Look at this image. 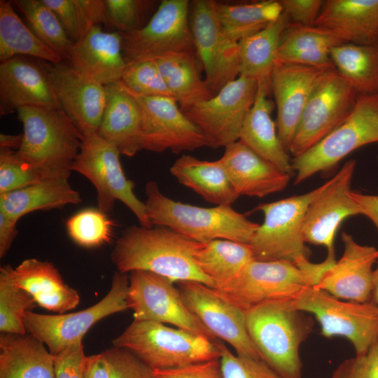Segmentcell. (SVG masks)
Listing matches in <instances>:
<instances>
[{
  "label": "cell",
  "mask_w": 378,
  "mask_h": 378,
  "mask_svg": "<svg viewBox=\"0 0 378 378\" xmlns=\"http://www.w3.org/2000/svg\"><path fill=\"white\" fill-rule=\"evenodd\" d=\"M82 341L67 346L53 356L55 378H85L87 356Z\"/></svg>",
  "instance_id": "681fc988"
},
{
  "label": "cell",
  "mask_w": 378,
  "mask_h": 378,
  "mask_svg": "<svg viewBox=\"0 0 378 378\" xmlns=\"http://www.w3.org/2000/svg\"><path fill=\"white\" fill-rule=\"evenodd\" d=\"M189 24L195 52L214 96L239 76L238 42L222 27L213 0L190 2Z\"/></svg>",
  "instance_id": "9a60e30c"
},
{
  "label": "cell",
  "mask_w": 378,
  "mask_h": 378,
  "mask_svg": "<svg viewBox=\"0 0 378 378\" xmlns=\"http://www.w3.org/2000/svg\"><path fill=\"white\" fill-rule=\"evenodd\" d=\"M344 253L327 270L314 288L344 300L369 302L372 289V267L378 261V249L361 245L342 232Z\"/></svg>",
  "instance_id": "7402d4cb"
},
{
  "label": "cell",
  "mask_w": 378,
  "mask_h": 378,
  "mask_svg": "<svg viewBox=\"0 0 378 378\" xmlns=\"http://www.w3.org/2000/svg\"><path fill=\"white\" fill-rule=\"evenodd\" d=\"M330 378H342V368L340 365L334 371Z\"/></svg>",
  "instance_id": "94428289"
},
{
  "label": "cell",
  "mask_w": 378,
  "mask_h": 378,
  "mask_svg": "<svg viewBox=\"0 0 378 378\" xmlns=\"http://www.w3.org/2000/svg\"><path fill=\"white\" fill-rule=\"evenodd\" d=\"M22 134L17 135L0 134V148H10L18 150L22 144Z\"/></svg>",
  "instance_id": "680465c9"
},
{
  "label": "cell",
  "mask_w": 378,
  "mask_h": 378,
  "mask_svg": "<svg viewBox=\"0 0 378 378\" xmlns=\"http://www.w3.org/2000/svg\"><path fill=\"white\" fill-rule=\"evenodd\" d=\"M120 81L138 95L174 97L155 60L127 64Z\"/></svg>",
  "instance_id": "ee69618b"
},
{
  "label": "cell",
  "mask_w": 378,
  "mask_h": 378,
  "mask_svg": "<svg viewBox=\"0 0 378 378\" xmlns=\"http://www.w3.org/2000/svg\"><path fill=\"white\" fill-rule=\"evenodd\" d=\"M127 273L116 272L107 294L98 302L83 310L57 314H43L27 311L24 326L27 333L48 346L55 356L67 346L83 340L85 333L99 321L129 309Z\"/></svg>",
  "instance_id": "30bf717a"
},
{
  "label": "cell",
  "mask_w": 378,
  "mask_h": 378,
  "mask_svg": "<svg viewBox=\"0 0 378 378\" xmlns=\"http://www.w3.org/2000/svg\"><path fill=\"white\" fill-rule=\"evenodd\" d=\"M351 197L359 205L362 215L368 217L378 230V195L351 191Z\"/></svg>",
  "instance_id": "6f0895ef"
},
{
  "label": "cell",
  "mask_w": 378,
  "mask_h": 378,
  "mask_svg": "<svg viewBox=\"0 0 378 378\" xmlns=\"http://www.w3.org/2000/svg\"><path fill=\"white\" fill-rule=\"evenodd\" d=\"M293 302L296 308L315 317L323 336L345 337L356 356L364 354L378 341V305L370 301H345L325 290L308 287Z\"/></svg>",
  "instance_id": "9c48e42d"
},
{
  "label": "cell",
  "mask_w": 378,
  "mask_h": 378,
  "mask_svg": "<svg viewBox=\"0 0 378 378\" xmlns=\"http://www.w3.org/2000/svg\"><path fill=\"white\" fill-rule=\"evenodd\" d=\"M324 187L325 183L307 193L260 204L254 209L264 215L250 243L255 260L294 263L301 256L309 258L311 252L302 234L304 216Z\"/></svg>",
  "instance_id": "ba28073f"
},
{
  "label": "cell",
  "mask_w": 378,
  "mask_h": 378,
  "mask_svg": "<svg viewBox=\"0 0 378 378\" xmlns=\"http://www.w3.org/2000/svg\"><path fill=\"white\" fill-rule=\"evenodd\" d=\"M119 150L97 133L84 136L71 171L88 179L97 190L98 209L108 214L115 201L122 202L134 214L141 226L151 227L145 203L134 192V184L122 169Z\"/></svg>",
  "instance_id": "52a82bcc"
},
{
  "label": "cell",
  "mask_w": 378,
  "mask_h": 378,
  "mask_svg": "<svg viewBox=\"0 0 378 378\" xmlns=\"http://www.w3.org/2000/svg\"><path fill=\"white\" fill-rule=\"evenodd\" d=\"M370 301L378 305V261L377 267L373 270L372 289Z\"/></svg>",
  "instance_id": "91938a15"
},
{
  "label": "cell",
  "mask_w": 378,
  "mask_h": 378,
  "mask_svg": "<svg viewBox=\"0 0 378 378\" xmlns=\"http://www.w3.org/2000/svg\"><path fill=\"white\" fill-rule=\"evenodd\" d=\"M289 22L283 12L277 20L238 42L239 76L257 80L270 78L280 37Z\"/></svg>",
  "instance_id": "8d00e7d4"
},
{
  "label": "cell",
  "mask_w": 378,
  "mask_h": 378,
  "mask_svg": "<svg viewBox=\"0 0 378 378\" xmlns=\"http://www.w3.org/2000/svg\"><path fill=\"white\" fill-rule=\"evenodd\" d=\"M224 378H282L260 358L233 354L224 342L216 339Z\"/></svg>",
  "instance_id": "7dc6e473"
},
{
  "label": "cell",
  "mask_w": 378,
  "mask_h": 378,
  "mask_svg": "<svg viewBox=\"0 0 378 378\" xmlns=\"http://www.w3.org/2000/svg\"><path fill=\"white\" fill-rule=\"evenodd\" d=\"M0 378H55L54 356L27 332H1Z\"/></svg>",
  "instance_id": "4dcf8cb0"
},
{
  "label": "cell",
  "mask_w": 378,
  "mask_h": 378,
  "mask_svg": "<svg viewBox=\"0 0 378 378\" xmlns=\"http://www.w3.org/2000/svg\"><path fill=\"white\" fill-rule=\"evenodd\" d=\"M12 3L37 38L67 61L74 43L55 13L42 0H15Z\"/></svg>",
  "instance_id": "ab89813d"
},
{
  "label": "cell",
  "mask_w": 378,
  "mask_h": 378,
  "mask_svg": "<svg viewBox=\"0 0 378 378\" xmlns=\"http://www.w3.org/2000/svg\"><path fill=\"white\" fill-rule=\"evenodd\" d=\"M213 4L222 27L236 42L262 30L283 13L279 1L276 0L238 4L213 0Z\"/></svg>",
  "instance_id": "74e56055"
},
{
  "label": "cell",
  "mask_w": 378,
  "mask_h": 378,
  "mask_svg": "<svg viewBox=\"0 0 378 378\" xmlns=\"http://www.w3.org/2000/svg\"><path fill=\"white\" fill-rule=\"evenodd\" d=\"M308 287L307 279L293 262L254 259L234 279L215 289L246 311L266 302L294 300Z\"/></svg>",
  "instance_id": "2e32d148"
},
{
  "label": "cell",
  "mask_w": 378,
  "mask_h": 378,
  "mask_svg": "<svg viewBox=\"0 0 378 378\" xmlns=\"http://www.w3.org/2000/svg\"><path fill=\"white\" fill-rule=\"evenodd\" d=\"M66 62L84 77L102 85L120 81L127 66L120 33L105 31L100 24L93 27L74 43Z\"/></svg>",
  "instance_id": "cb8c5ba5"
},
{
  "label": "cell",
  "mask_w": 378,
  "mask_h": 378,
  "mask_svg": "<svg viewBox=\"0 0 378 378\" xmlns=\"http://www.w3.org/2000/svg\"><path fill=\"white\" fill-rule=\"evenodd\" d=\"M28 56L50 63L63 58L31 31L14 9L12 1H0V61Z\"/></svg>",
  "instance_id": "d590c367"
},
{
  "label": "cell",
  "mask_w": 378,
  "mask_h": 378,
  "mask_svg": "<svg viewBox=\"0 0 378 378\" xmlns=\"http://www.w3.org/2000/svg\"><path fill=\"white\" fill-rule=\"evenodd\" d=\"M258 82L239 76L213 97L182 111L205 136L208 146L225 147L239 140L257 94Z\"/></svg>",
  "instance_id": "4fadbf2b"
},
{
  "label": "cell",
  "mask_w": 378,
  "mask_h": 378,
  "mask_svg": "<svg viewBox=\"0 0 378 378\" xmlns=\"http://www.w3.org/2000/svg\"><path fill=\"white\" fill-rule=\"evenodd\" d=\"M57 15L73 43L94 26H109L105 0H42Z\"/></svg>",
  "instance_id": "60d3db41"
},
{
  "label": "cell",
  "mask_w": 378,
  "mask_h": 378,
  "mask_svg": "<svg viewBox=\"0 0 378 378\" xmlns=\"http://www.w3.org/2000/svg\"><path fill=\"white\" fill-rule=\"evenodd\" d=\"M66 228L69 237L76 244L95 248L111 241L114 223L98 208H88L69 217Z\"/></svg>",
  "instance_id": "7bdbcfd3"
},
{
  "label": "cell",
  "mask_w": 378,
  "mask_h": 378,
  "mask_svg": "<svg viewBox=\"0 0 378 378\" xmlns=\"http://www.w3.org/2000/svg\"><path fill=\"white\" fill-rule=\"evenodd\" d=\"M335 248L328 251L325 260L319 263H313L309 258L301 256L294 264L303 273L312 287L316 286L321 279L324 272L336 262Z\"/></svg>",
  "instance_id": "db71d44e"
},
{
  "label": "cell",
  "mask_w": 378,
  "mask_h": 378,
  "mask_svg": "<svg viewBox=\"0 0 378 378\" xmlns=\"http://www.w3.org/2000/svg\"><path fill=\"white\" fill-rule=\"evenodd\" d=\"M378 143V94H358L347 118L315 146L292 160L295 184L326 172L354 150Z\"/></svg>",
  "instance_id": "8992f818"
},
{
  "label": "cell",
  "mask_w": 378,
  "mask_h": 378,
  "mask_svg": "<svg viewBox=\"0 0 378 378\" xmlns=\"http://www.w3.org/2000/svg\"><path fill=\"white\" fill-rule=\"evenodd\" d=\"M330 58L358 94H378V40L367 45L344 43L332 49Z\"/></svg>",
  "instance_id": "e575fe53"
},
{
  "label": "cell",
  "mask_w": 378,
  "mask_h": 378,
  "mask_svg": "<svg viewBox=\"0 0 378 378\" xmlns=\"http://www.w3.org/2000/svg\"><path fill=\"white\" fill-rule=\"evenodd\" d=\"M104 352L111 365V378H155L153 370L130 351L112 346Z\"/></svg>",
  "instance_id": "c3c4849f"
},
{
  "label": "cell",
  "mask_w": 378,
  "mask_h": 378,
  "mask_svg": "<svg viewBox=\"0 0 378 378\" xmlns=\"http://www.w3.org/2000/svg\"><path fill=\"white\" fill-rule=\"evenodd\" d=\"M255 102L243 123L239 140L281 171L293 176L289 153L282 144L271 114L275 104L270 99V78L258 80Z\"/></svg>",
  "instance_id": "484cf974"
},
{
  "label": "cell",
  "mask_w": 378,
  "mask_h": 378,
  "mask_svg": "<svg viewBox=\"0 0 378 378\" xmlns=\"http://www.w3.org/2000/svg\"><path fill=\"white\" fill-rule=\"evenodd\" d=\"M127 303L135 321L167 323L192 334L216 340L188 309L174 281L144 270L129 275Z\"/></svg>",
  "instance_id": "5bb4252c"
},
{
  "label": "cell",
  "mask_w": 378,
  "mask_h": 378,
  "mask_svg": "<svg viewBox=\"0 0 378 378\" xmlns=\"http://www.w3.org/2000/svg\"><path fill=\"white\" fill-rule=\"evenodd\" d=\"M13 276L16 284L27 291L37 305L50 312L64 314L80 302L78 291L64 283L52 262L24 260L14 268Z\"/></svg>",
  "instance_id": "f1b7e54d"
},
{
  "label": "cell",
  "mask_w": 378,
  "mask_h": 378,
  "mask_svg": "<svg viewBox=\"0 0 378 378\" xmlns=\"http://www.w3.org/2000/svg\"><path fill=\"white\" fill-rule=\"evenodd\" d=\"M132 93L141 113V150L180 153L208 146L204 134L183 113L175 98Z\"/></svg>",
  "instance_id": "e0dca14e"
},
{
  "label": "cell",
  "mask_w": 378,
  "mask_h": 378,
  "mask_svg": "<svg viewBox=\"0 0 378 378\" xmlns=\"http://www.w3.org/2000/svg\"><path fill=\"white\" fill-rule=\"evenodd\" d=\"M245 321L260 358L282 378H302L299 349L313 330L309 314L279 300L246 310Z\"/></svg>",
  "instance_id": "7a4b0ae2"
},
{
  "label": "cell",
  "mask_w": 378,
  "mask_h": 378,
  "mask_svg": "<svg viewBox=\"0 0 378 378\" xmlns=\"http://www.w3.org/2000/svg\"><path fill=\"white\" fill-rule=\"evenodd\" d=\"M290 22L314 25L323 6V0H279Z\"/></svg>",
  "instance_id": "f5cc1de1"
},
{
  "label": "cell",
  "mask_w": 378,
  "mask_h": 378,
  "mask_svg": "<svg viewBox=\"0 0 378 378\" xmlns=\"http://www.w3.org/2000/svg\"><path fill=\"white\" fill-rule=\"evenodd\" d=\"M40 172L17 150L0 148V194L44 181Z\"/></svg>",
  "instance_id": "f6af8a7d"
},
{
  "label": "cell",
  "mask_w": 378,
  "mask_h": 378,
  "mask_svg": "<svg viewBox=\"0 0 378 378\" xmlns=\"http://www.w3.org/2000/svg\"><path fill=\"white\" fill-rule=\"evenodd\" d=\"M155 1L148 0H105L109 26L120 33L142 29L149 21Z\"/></svg>",
  "instance_id": "bcb514c9"
},
{
  "label": "cell",
  "mask_w": 378,
  "mask_h": 378,
  "mask_svg": "<svg viewBox=\"0 0 378 378\" xmlns=\"http://www.w3.org/2000/svg\"><path fill=\"white\" fill-rule=\"evenodd\" d=\"M325 69L296 64L275 63L270 76L271 92L277 111L278 135L288 153L315 83Z\"/></svg>",
  "instance_id": "44dd1931"
},
{
  "label": "cell",
  "mask_w": 378,
  "mask_h": 378,
  "mask_svg": "<svg viewBox=\"0 0 378 378\" xmlns=\"http://www.w3.org/2000/svg\"><path fill=\"white\" fill-rule=\"evenodd\" d=\"M153 372L155 378H224L220 359L174 368L153 370Z\"/></svg>",
  "instance_id": "f907efd6"
},
{
  "label": "cell",
  "mask_w": 378,
  "mask_h": 378,
  "mask_svg": "<svg viewBox=\"0 0 378 378\" xmlns=\"http://www.w3.org/2000/svg\"><path fill=\"white\" fill-rule=\"evenodd\" d=\"M176 283L188 309L216 339L229 344L238 355L260 358L247 332L245 311L204 284L195 281Z\"/></svg>",
  "instance_id": "ac0fdd59"
},
{
  "label": "cell",
  "mask_w": 378,
  "mask_h": 378,
  "mask_svg": "<svg viewBox=\"0 0 378 378\" xmlns=\"http://www.w3.org/2000/svg\"><path fill=\"white\" fill-rule=\"evenodd\" d=\"M112 345L130 351L153 370L220 357L215 340L149 321L134 320L113 340Z\"/></svg>",
  "instance_id": "5b68a950"
},
{
  "label": "cell",
  "mask_w": 378,
  "mask_h": 378,
  "mask_svg": "<svg viewBox=\"0 0 378 378\" xmlns=\"http://www.w3.org/2000/svg\"><path fill=\"white\" fill-rule=\"evenodd\" d=\"M39 64L62 109L82 136L96 134L106 106L105 86L84 77L66 61L50 63L41 60Z\"/></svg>",
  "instance_id": "d6986e66"
},
{
  "label": "cell",
  "mask_w": 378,
  "mask_h": 378,
  "mask_svg": "<svg viewBox=\"0 0 378 378\" xmlns=\"http://www.w3.org/2000/svg\"><path fill=\"white\" fill-rule=\"evenodd\" d=\"M195 51L166 55L156 59L164 82L183 111L214 97L200 76Z\"/></svg>",
  "instance_id": "836d02e7"
},
{
  "label": "cell",
  "mask_w": 378,
  "mask_h": 378,
  "mask_svg": "<svg viewBox=\"0 0 378 378\" xmlns=\"http://www.w3.org/2000/svg\"><path fill=\"white\" fill-rule=\"evenodd\" d=\"M356 164L355 160L346 162L309 206L302 227L306 243L323 246L328 251L335 248L334 240L341 223L346 218L362 215L351 195Z\"/></svg>",
  "instance_id": "ffe728a7"
},
{
  "label": "cell",
  "mask_w": 378,
  "mask_h": 378,
  "mask_svg": "<svg viewBox=\"0 0 378 378\" xmlns=\"http://www.w3.org/2000/svg\"><path fill=\"white\" fill-rule=\"evenodd\" d=\"M18 220L0 211V258H4L10 248L18 231Z\"/></svg>",
  "instance_id": "11a10c76"
},
{
  "label": "cell",
  "mask_w": 378,
  "mask_h": 378,
  "mask_svg": "<svg viewBox=\"0 0 378 378\" xmlns=\"http://www.w3.org/2000/svg\"><path fill=\"white\" fill-rule=\"evenodd\" d=\"M344 43L330 29L289 22L281 35L276 62L331 68L332 49Z\"/></svg>",
  "instance_id": "f546056e"
},
{
  "label": "cell",
  "mask_w": 378,
  "mask_h": 378,
  "mask_svg": "<svg viewBox=\"0 0 378 378\" xmlns=\"http://www.w3.org/2000/svg\"><path fill=\"white\" fill-rule=\"evenodd\" d=\"M220 160L239 197H262L281 191L292 176L239 140L225 146Z\"/></svg>",
  "instance_id": "d4e9b609"
},
{
  "label": "cell",
  "mask_w": 378,
  "mask_h": 378,
  "mask_svg": "<svg viewBox=\"0 0 378 378\" xmlns=\"http://www.w3.org/2000/svg\"><path fill=\"white\" fill-rule=\"evenodd\" d=\"M23 127L18 154L44 179L67 178L83 136L61 108L23 106L17 111Z\"/></svg>",
  "instance_id": "277c9868"
},
{
  "label": "cell",
  "mask_w": 378,
  "mask_h": 378,
  "mask_svg": "<svg viewBox=\"0 0 378 378\" xmlns=\"http://www.w3.org/2000/svg\"><path fill=\"white\" fill-rule=\"evenodd\" d=\"M342 378H378V341L363 355L340 364Z\"/></svg>",
  "instance_id": "816d5d0a"
},
{
  "label": "cell",
  "mask_w": 378,
  "mask_h": 378,
  "mask_svg": "<svg viewBox=\"0 0 378 378\" xmlns=\"http://www.w3.org/2000/svg\"><path fill=\"white\" fill-rule=\"evenodd\" d=\"M188 0H162L141 29L120 33L127 64L156 60L168 55L195 51L189 24Z\"/></svg>",
  "instance_id": "7c38bea8"
},
{
  "label": "cell",
  "mask_w": 378,
  "mask_h": 378,
  "mask_svg": "<svg viewBox=\"0 0 378 378\" xmlns=\"http://www.w3.org/2000/svg\"><path fill=\"white\" fill-rule=\"evenodd\" d=\"M105 88L106 106L97 134L115 146L122 155L132 157L141 150L140 106L120 80Z\"/></svg>",
  "instance_id": "4316f807"
},
{
  "label": "cell",
  "mask_w": 378,
  "mask_h": 378,
  "mask_svg": "<svg viewBox=\"0 0 378 378\" xmlns=\"http://www.w3.org/2000/svg\"><path fill=\"white\" fill-rule=\"evenodd\" d=\"M337 34L346 43L378 40V0H326L314 24Z\"/></svg>",
  "instance_id": "83f0119b"
},
{
  "label": "cell",
  "mask_w": 378,
  "mask_h": 378,
  "mask_svg": "<svg viewBox=\"0 0 378 378\" xmlns=\"http://www.w3.org/2000/svg\"><path fill=\"white\" fill-rule=\"evenodd\" d=\"M14 268L9 264L0 268V331L26 334L24 316L36 303L34 298L14 280Z\"/></svg>",
  "instance_id": "b9f144b4"
},
{
  "label": "cell",
  "mask_w": 378,
  "mask_h": 378,
  "mask_svg": "<svg viewBox=\"0 0 378 378\" xmlns=\"http://www.w3.org/2000/svg\"><path fill=\"white\" fill-rule=\"evenodd\" d=\"M169 170L179 183L216 206L231 205L239 197L220 159L207 161L182 155Z\"/></svg>",
  "instance_id": "1f68e13d"
},
{
  "label": "cell",
  "mask_w": 378,
  "mask_h": 378,
  "mask_svg": "<svg viewBox=\"0 0 378 378\" xmlns=\"http://www.w3.org/2000/svg\"><path fill=\"white\" fill-rule=\"evenodd\" d=\"M82 202L67 178L42 181L26 188L0 194V211L18 220L35 211L60 209Z\"/></svg>",
  "instance_id": "d6a6232c"
},
{
  "label": "cell",
  "mask_w": 378,
  "mask_h": 378,
  "mask_svg": "<svg viewBox=\"0 0 378 378\" xmlns=\"http://www.w3.org/2000/svg\"><path fill=\"white\" fill-rule=\"evenodd\" d=\"M204 244L164 226L132 225L117 239L111 260L120 272L144 270L175 283L195 281L214 288V282L195 261V254Z\"/></svg>",
  "instance_id": "6da1fadb"
},
{
  "label": "cell",
  "mask_w": 378,
  "mask_h": 378,
  "mask_svg": "<svg viewBox=\"0 0 378 378\" xmlns=\"http://www.w3.org/2000/svg\"><path fill=\"white\" fill-rule=\"evenodd\" d=\"M111 365L104 351L87 356L85 378H111Z\"/></svg>",
  "instance_id": "9f6ffc18"
},
{
  "label": "cell",
  "mask_w": 378,
  "mask_h": 378,
  "mask_svg": "<svg viewBox=\"0 0 378 378\" xmlns=\"http://www.w3.org/2000/svg\"><path fill=\"white\" fill-rule=\"evenodd\" d=\"M254 259L250 244L228 239L204 244L195 255L197 267L214 282V288L234 279Z\"/></svg>",
  "instance_id": "f35d334b"
},
{
  "label": "cell",
  "mask_w": 378,
  "mask_h": 378,
  "mask_svg": "<svg viewBox=\"0 0 378 378\" xmlns=\"http://www.w3.org/2000/svg\"><path fill=\"white\" fill-rule=\"evenodd\" d=\"M358 94L334 69L323 71L302 113L289 149L298 157L336 129L352 111Z\"/></svg>",
  "instance_id": "8fae6325"
},
{
  "label": "cell",
  "mask_w": 378,
  "mask_h": 378,
  "mask_svg": "<svg viewBox=\"0 0 378 378\" xmlns=\"http://www.w3.org/2000/svg\"><path fill=\"white\" fill-rule=\"evenodd\" d=\"M147 216L153 226H164L191 240L206 244L228 239L250 244L259 224L231 207L205 208L176 202L165 196L155 181L145 188Z\"/></svg>",
  "instance_id": "3957f363"
},
{
  "label": "cell",
  "mask_w": 378,
  "mask_h": 378,
  "mask_svg": "<svg viewBox=\"0 0 378 378\" xmlns=\"http://www.w3.org/2000/svg\"><path fill=\"white\" fill-rule=\"evenodd\" d=\"M29 106L61 108L45 71L23 56L1 62V115Z\"/></svg>",
  "instance_id": "603a6c76"
}]
</instances>
